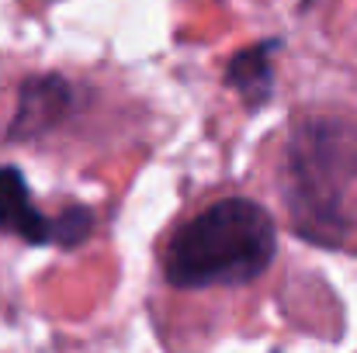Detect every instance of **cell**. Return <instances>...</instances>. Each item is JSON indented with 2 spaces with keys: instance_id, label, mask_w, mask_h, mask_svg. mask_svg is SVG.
<instances>
[{
  "instance_id": "1",
  "label": "cell",
  "mask_w": 357,
  "mask_h": 353,
  "mask_svg": "<svg viewBox=\"0 0 357 353\" xmlns=\"http://www.w3.org/2000/svg\"><path fill=\"white\" fill-rule=\"evenodd\" d=\"M278 256L271 212L236 191L195 198L160 239L163 281L177 291L253 284Z\"/></svg>"
},
{
  "instance_id": "2",
  "label": "cell",
  "mask_w": 357,
  "mask_h": 353,
  "mask_svg": "<svg viewBox=\"0 0 357 353\" xmlns=\"http://www.w3.org/2000/svg\"><path fill=\"white\" fill-rule=\"evenodd\" d=\"M0 233L14 235V239H24L31 246L73 239L66 219L59 222V219L45 215L31 201L28 184H24V177L14 166H0Z\"/></svg>"
}]
</instances>
